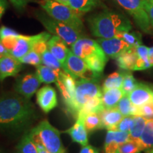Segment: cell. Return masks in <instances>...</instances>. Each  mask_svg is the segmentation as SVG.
<instances>
[{
	"label": "cell",
	"instance_id": "836d02e7",
	"mask_svg": "<svg viewBox=\"0 0 153 153\" xmlns=\"http://www.w3.org/2000/svg\"><path fill=\"white\" fill-rule=\"evenodd\" d=\"M138 83L131 72H125L122 86L120 89L123 91L124 94L128 95L132 91L137 87Z\"/></svg>",
	"mask_w": 153,
	"mask_h": 153
},
{
	"label": "cell",
	"instance_id": "b9f144b4",
	"mask_svg": "<svg viewBox=\"0 0 153 153\" xmlns=\"http://www.w3.org/2000/svg\"><path fill=\"white\" fill-rule=\"evenodd\" d=\"M152 66L153 65L150 63V60H149V57L148 59L137 58V62L135 63L133 70H145V69H148Z\"/></svg>",
	"mask_w": 153,
	"mask_h": 153
},
{
	"label": "cell",
	"instance_id": "d6a6232c",
	"mask_svg": "<svg viewBox=\"0 0 153 153\" xmlns=\"http://www.w3.org/2000/svg\"><path fill=\"white\" fill-rule=\"evenodd\" d=\"M120 145L115 138V131H108L105 140L104 151L105 153H116V150Z\"/></svg>",
	"mask_w": 153,
	"mask_h": 153
},
{
	"label": "cell",
	"instance_id": "5b68a950",
	"mask_svg": "<svg viewBox=\"0 0 153 153\" xmlns=\"http://www.w3.org/2000/svg\"><path fill=\"white\" fill-rule=\"evenodd\" d=\"M51 37V34L45 31L31 36L20 35L16 37L5 38L1 41L8 50L9 55L19 60L32 51L34 45L38 42L48 41Z\"/></svg>",
	"mask_w": 153,
	"mask_h": 153
},
{
	"label": "cell",
	"instance_id": "7dc6e473",
	"mask_svg": "<svg viewBox=\"0 0 153 153\" xmlns=\"http://www.w3.org/2000/svg\"><path fill=\"white\" fill-rule=\"evenodd\" d=\"M9 55L8 50L6 48V47L4 45V44L1 43V40H0V57L4 56V55Z\"/></svg>",
	"mask_w": 153,
	"mask_h": 153
},
{
	"label": "cell",
	"instance_id": "ffe728a7",
	"mask_svg": "<svg viewBox=\"0 0 153 153\" xmlns=\"http://www.w3.org/2000/svg\"><path fill=\"white\" fill-rule=\"evenodd\" d=\"M88 69L92 72L95 79L100 78L106 65L108 57L106 55H93L87 57L85 60Z\"/></svg>",
	"mask_w": 153,
	"mask_h": 153
},
{
	"label": "cell",
	"instance_id": "f6af8a7d",
	"mask_svg": "<svg viewBox=\"0 0 153 153\" xmlns=\"http://www.w3.org/2000/svg\"><path fill=\"white\" fill-rule=\"evenodd\" d=\"M79 153H99L98 150L91 145H87L85 146H82Z\"/></svg>",
	"mask_w": 153,
	"mask_h": 153
},
{
	"label": "cell",
	"instance_id": "f35d334b",
	"mask_svg": "<svg viewBox=\"0 0 153 153\" xmlns=\"http://www.w3.org/2000/svg\"><path fill=\"white\" fill-rule=\"evenodd\" d=\"M136 116H140L150 119L153 118V103H149L137 107Z\"/></svg>",
	"mask_w": 153,
	"mask_h": 153
},
{
	"label": "cell",
	"instance_id": "f907efd6",
	"mask_svg": "<svg viewBox=\"0 0 153 153\" xmlns=\"http://www.w3.org/2000/svg\"><path fill=\"white\" fill-rule=\"evenodd\" d=\"M146 153H153V148L150 149V150H149Z\"/></svg>",
	"mask_w": 153,
	"mask_h": 153
},
{
	"label": "cell",
	"instance_id": "ab89813d",
	"mask_svg": "<svg viewBox=\"0 0 153 153\" xmlns=\"http://www.w3.org/2000/svg\"><path fill=\"white\" fill-rule=\"evenodd\" d=\"M21 34L16 32V30L7 27V26H2L0 28V40L8 37H16V36H19Z\"/></svg>",
	"mask_w": 153,
	"mask_h": 153
},
{
	"label": "cell",
	"instance_id": "52a82bcc",
	"mask_svg": "<svg viewBox=\"0 0 153 153\" xmlns=\"http://www.w3.org/2000/svg\"><path fill=\"white\" fill-rule=\"evenodd\" d=\"M36 16L49 33L60 37L68 45L72 46L78 39L82 37L81 32L64 23L55 20L48 16L45 11H36Z\"/></svg>",
	"mask_w": 153,
	"mask_h": 153
},
{
	"label": "cell",
	"instance_id": "f546056e",
	"mask_svg": "<svg viewBox=\"0 0 153 153\" xmlns=\"http://www.w3.org/2000/svg\"><path fill=\"white\" fill-rule=\"evenodd\" d=\"M116 108L120 111V112L124 117L130 116H136L137 107L132 104L128 95H124L122 97L118 102Z\"/></svg>",
	"mask_w": 153,
	"mask_h": 153
},
{
	"label": "cell",
	"instance_id": "30bf717a",
	"mask_svg": "<svg viewBox=\"0 0 153 153\" xmlns=\"http://www.w3.org/2000/svg\"><path fill=\"white\" fill-rule=\"evenodd\" d=\"M56 85L60 90L68 111L73 102L76 89V79L64 70L56 71Z\"/></svg>",
	"mask_w": 153,
	"mask_h": 153
},
{
	"label": "cell",
	"instance_id": "1f68e13d",
	"mask_svg": "<svg viewBox=\"0 0 153 153\" xmlns=\"http://www.w3.org/2000/svg\"><path fill=\"white\" fill-rule=\"evenodd\" d=\"M42 64L48 68L53 69L55 71L60 70L62 69L61 63L57 60V58L53 55L48 49L41 55Z\"/></svg>",
	"mask_w": 153,
	"mask_h": 153
},
{
	"label": "cell",
	"instance_id": "d590c367",
	"mask_svg": "<svg viewBox=\"0 0 153 153\" xmlns=\"http://www.w3.org/2000/svg\"><path fill=\"white\" fill-rule=\"evenodd\" d=\"M118 38L123 40L126 43H128L132 47L136 48L141 45V34L137 32H133V33H129V32H124L121 33L118 37Z\"/></svg>",
	"mask_w": 153,
	"mask_h": 153
},
{
	"label": "cell",
	"instance_id": "8d00e7d4",
	"mask_svg": "<svg viewBox=\"0 0 153 153\" xmlns=\"http://www.w3.org/2000/svg\"><path fill=\"white\" fill-rule=\"evenodd\" d=\"M142 150L137 141L130 140L119 146L116 153H139Z\"/></svg>",
	"mask_w": 153,
	"mask_h": 153
},
{
	"label": "cell",
	"instance_id": "4316f807",
	"mask_svg": "<svg viewBox=\"0 0 153 153\" xmlns=\"http://www.w3.org/2000/svg\"><path fill=\"white\" fill-rule=\"evenodd\" d=\"M98 0H70V5L78 14H85L94 8Z\"/></svg>",
	"mask_w": 153,
	"mask_h": 153
},
{
	"label": "cell",
	"instance_id": "7c38bea8",
	"mask_svg": "<svg viewBox=\"0 0 153 153\" xmlns=\"http://www.w3.org/2000/svg\"><path fill=\"white\" fill-rule=\"evenodd\" d=\"M41 82L36 74H24L16 79L15 91L19 95L30 99L38 91Z\"/></svg>",
	"mask_w": 153,
	"mask_h": 153
},
{
	"label": "cell",
	"instance_id": "ba28073f",
	"mask_svg": "<svg viewBox=\"0 0 153 153\" xmlns=\"http://www.w3.org/2000/svg\"><path fill=\"white\" fill-rule=\"evenodd\" d=\"M133 17L135 24L144 32L150 27V21L143 6V0H115Z\"/></svg>",
	"mask_w": 153,
	"mask_h": 153
},
{
	"label": "cell",
	"instance_id": "6da1fadb",
	"mask_svg": "<svg viewBox=\"0 0 153 153\" xmlns=\"http://www.w3.org/2000/svg\"><path fill=\"white\" fill-rule=\"evenodd\" d=\"M30 99L16 94L0 97V129L16 131L27 126L34 116Z\"/></svg>",
	"mask_w": 153,
	"mask_h": 153
},
{
	"label": "cell",
	"instance_id": "681fc988",
	"mask_svg": "<svg viewBox=\"0 0 153 153\" xmlns=\"http://www.w3.org/2000/svg\"><path fill=\"white\" fill-rule=\"evenodd\" d=\"M55 1H58V2L62 4L67 5V6L70 5V0H55Z\"/></svg>",
	"mask_w": 153,
	"mask_h": 153
},
{
	"label": "cell",
	"instance_id": "3957f363",
	"mask_svg": "<svg viewBox=\"0 0 153 153\" xmlns=\"http://www.w3.org/2000/svg\"><path fill=\"white\" fill-rule=\"evenodd\" d=\"M35 143H40L51 153H65L60 132L47 120H42L29 132Z\"/></svg>",
	"mask_w": 153,
	"mask_h": 153
},
{
	"label": "cell",
	"instance_id": "d4e9b609",
	"mask_svg": "<svg viewBox=\"0 0 153 153\" xmlns=\"http://www.w3.org/2000/svg\"><path fill=\"white\" fill-rule=\"evenodd\" d=\"M148 118L140 116H133V123L130 131V137L133 140H138L144 131Z\"/></svg>",
	"mask_w": 153,
	"mask_h": 153
},
{
	"label": "cell",
	"instance_id": "bcb514c9",
	"mask_svg": "<svg viewBox=\"0 0 153 153\" xmlns=\"http://www.w3.org/2000/svg\"><path fill=\"white\" fill-rule=\"evenodd\" d=\"M8 7V2L7 0H0V21L4 14L6 10Z\"/></svg>",
	"mask_w": 153,
	"mask_h": 153
},
{
	"label": "cell",
	"instance_id": "7bdbcfd3",
	"mask_svg": "<svg viewBox=\"0 0 153 153\" xmlns=\"http://www.w3.org/2000/svg\"><path fill=\"white\" fill-rule=\"evenodd\" d=\"M149 48H147L144 45H139L135 48V52H136L137 58L148 59L149 57Z\"/></svg>",
	"mask_w": 153,
	"mask_h": 153
},
{
	"label": "cell",
	"instance_id": "816d5d0a",
	"mask_svg": "<svg viewBox=\"0 0 153 153\" xmlns=\"http://www.w3.org/2000/svg\"><path fill=\"white\" fill-rule=\"evenodd\" d=\"M0 153H4L3 152H2V151H1V150H0Z\"/></svg>",
	"mask_w": 153,
	"mask_h": 153
},
{
	"label": "cell",
	"instance_id": "4dcf8cb0",
	"mask_svg": "<svg viewBox=\"0 0 153 153\" xmlns=\"http://www.w3.org/2000/svg\"><path fill=\"white\" fill-rule=\"evenodd\" d=\"M17 149L20 153H38L36 145L30 136V133L24 135L17 146Z\"/></svg>",
	"mask_w": 153,
	"mask_h": 153
},
{
	"label": "cell",
	"instance_id": "60d3db41",
	"mask_svg": "<svg viewBox=\"0 0 153 153\" xmlns=\"http://www.w3.org/2000/svg\"><path fill=\"white\" fill-rule=\"evenodd\" d=\"M143 3L148 16L150 24L153 27V0H143Z\"/></svg>",
	"mask_w": 153,
	"mask_h": 153
},
{
	"label": "cell",
	"instance_id": "f5cc1de1",
	"mask_svg": "<svg viewBox=\"0 0 153 153\" xmlns=\"http://www.w3.org/2000/svg\"><path fill=\"white\" fill-rule=\"evenodd\" d=\"M18 153H20V152H18Z\"/></svg>",
	"mask_w": 153,
	"mask_h": 153
},
{
	"label": "cell",
	"instance_id": "c3c4849f",
	"mask_svg": "<svg viewBox=\"0 0 153 153\" xmlns=\"http://www.w3.org/2000/svg\"><path fill=\"white\" fill-rule=\"evenodd\" d=\"M35 144L36 145V148H37L38 153H51L45 149L43 145L40 144V143H35Z\"/></svg>",
	"mask_w": 153,
	"mask_h": 153
},
{
	"label": "cell",
	"instance_id": "7402d4cb",
	"mask_svg": "<svg viewBox=\"0 0 153 153\" xmlns=\"http://www.w3.org/2000/svg\"><path fill=\"white\" fill-rule=\"evenodd\" d=\"M117 64L120 68L126 70H133L137 56L135 52V48L132 47L126 52L120 54L117 58Z\"/></svg>",
	"mask_w": 153,
	"mask_h": 153
},
{
	"label": "cell",
	"instance_id": "8992f818",
	"mask_svg": "<svg viewBox=\"0 0 153 153\" xmlns=\"http://www.w3.org/2000/svg\"><path fill=\"white\" fill-rule=\"evenodd\" d=\"M102 93L97 79L82 78L76 80L75 95L68 112L77 118L78 113L82 107L90 99L101 97Z\"/></svg>",
	"mask_w": 153,
	"mask_h": 153
},
{
	"label": "cell",
	"instance_id": "5bb4252c",
	"mask_svg": "<svg viewBox=\"0 0 153 153\" xmlns=\"http://www.w3.org/2000/svg\"><path fill=\"white\" fill-rule=\"evenodd\" d=\"M36 100L41 110L48 114L57 106L56 91L51 86H45L37 91Z\"/></svg>",
	"mask_w": 153,
	"mask_h": 153
},
{
	"label": "cell",
	"instance_id": "d6986e66",
	"mask_svg": "<svg viewBox=\"0 0 153 153\" xmlns=\"http://www.w3.org/2000/svg\"><path fill=\"white\" fill-rule=\"evenodd\" d=\"M99 115L102 123V129H106L107 131L109 130L114 131L115 127L124 118L117 108L105 109L101 112Z\"/></svg>",
	"mask_w": 153,
	"mask_h": 153
},
{
	"label": "cell",
	"instance_id": "484cf974",
	"mask_svg": "<svg viewBox=\"0 0 153 153\" xmlns=\"http://www.w3.org/2000/svg\"><path fill=\"white\" fill-rule=\"evenodd\" d=\"M38 77L39 78L41 83H45L47 85L51 83H55L57 79L56 71L48 67L41 65L36 67V72Z\"/></svg>",
	"mask_w": 153,
	"mask_h": 153
},
{
	"label": "cell",
	"instance_id": "ac0fdd59",
	"mask_svg": "<svg viewBox=\"0 0 153 153\" xmlns=\"http://www.w3.org/2000/svg\"><path fill=\"white\" fill-rule=\"evenodd\" d=\"M87 132L84 124L83 119L81 117H77L73 126L63 133H68L73 142L78 143L82 146H85L88 145Z\"/></svg>",
	"mask_w": 153,
	"mask_h": 153
},
{
	"label": "cell",
	"instance_id": "277c9868",
	"mask_svg": "<svg viewBox=\"0 0 153 153\" xmlns=\"http://www.w3.org/2000/svg\"><path fill=\"white\" fill-rule=\"evenodd\" d=\"M41 6L46 14L55 20L64 23L81 32L84 28L80 14L69 6L55 0H43Z\"/></svg>",
	"mask_w": 153,
	"mask_h": 153
},
{
	"label": "cell",
	"instance_id": "74e56055",
	"mask_svg": "<svg viewBox=\"0 0 153 153\" xmlns=\"http://www.w3.org/2000/svg\"><path fill=\"white\" fill-rule=\"evenodd\" d=\"M133 116H130L124 117L123 119L120 120V123L115 127L114 131L128 132V133H129L133 123Z\"/></svg>",
	"mask_w": 153,
	"mask_h": 153
},
{
	"label": "cell",
	"instance_id": "2e32d148",
	"mask_svg": "<svg viewBox=\"0 0 153 153\" xmlns=\"http://www.w3.org/2000/svg\"><path fill=\"white\" fill-rule=\"evenodd\" d=\"M22 68V63L10 55L0 57V81L17 75Z\"/></svg>",
	"mask_w": 153,
	"mask_h": 153
},
{
	"label": "cell",
	"instance_id": "e575fe53",
	"mask_svg": "<svg viewBox=\"0 0 153 153\" xmlns=\"http://www.w3.org/2000/svg\"><path fill=\"white\" fill-rule=\"evenodd\" d=\"M18 60L22 64H28L36 67L41 65L42 64L41 55L33 50L30 51L29 53L21 57Z\"/></svg>",
	"mask_w": 153,
	"mask_h": 153
},
{
	"label": "cell",
	"instance_id": "83f0119b",
	"mask_svg": "<svg viewBox=\"0 0 153 153\" xmlns=\"http://www.w3.org/2000/svg\"><path fill=\"white\" fill-rule=\"evenodd\" d=\"M124 74L123 72H115L107 76L103 84L102 91L114 88H120L123 83Z\"/></svg>",
	"mask_w": 153,
	"mask_h": 153
},
{
	"label": "cell",
	"instance_id": "cb8c5ba5",
	"mask_svg": "<svg viewBox=\"0 0 153 153\" xmlns=\"http://www.w3.org/2000/svg\"><path fill=\"white\" fill-rule=\"evenodd\" d=\"M105 110L104 105H103L101 97H96L91 99L82 107V108L78 113V116L84 117L85 115L90 113H97L100 114L103 111Z\"/></svg>",
	"mask_w": 153,
	"mask_h": 153
},
{
	"label": "cell",
	"instance_id": "ee69618b",
	"mask_svg": "<svg viewBox=\"0 0 153 153\" xmlns=\"http://www.w3.org/2000/svg\"><path fill=\"white\" fill-rule=\"evenodd\" d=\"M13 6L18 10H23L25 7L27 5L29 0H9Z\"/></svg>",
	"mask_w": 153,
	"mask_h": 153
},
{
	"label": "cell",
	"instance_id": "4fadbf2b",
	"mask_svg": "<svg viewBox=\"0 0 153 153\" xmlns=\"http://www.w3.org/2000/svg\"><path fill=\"white\" fill-rule=\"evenodd\" d=\"M97 43L99 44L107 57L117 58L120 54L131 48L132 46L123 40L118 38H98Z\"/></svg>",
	"mask_w": 153,
	"mask_h": 153
},
{
	"label": "cell",
	"instance_id": "603a6c76",
	"mask_svg": "<svg viewBox=\"0 0 153 153\" xmlns=\"http://www.w3.org/2000/svg\"><path fill=\"white\" fill-rule=\"evenodd\" d=\"M137 142L142 151L153 148V118L147 120L143 135Z\"/></svg>",
	"mask_w": 153,
	"mask_h": 153
},
{
	"label": "cell",
	"instance_id": "e0dca14e",
	"mask_svg": "<svg viewBox=\"0 0 153 153\" xmlns=\"http://www.w3.org/2000/svg\"><path fill=\"white\" fill-rule=\"evenodd\" d=\"M47 46L48 49L56 57L62 66L65 62L69 52L67 44L58 36H53L48 41Z\"/></svg>",
	"mask_w": 153,
	"mask_h": 153
},
{
	"label": "cell",
	"instance_id": "9a60e30c",
	"mask_svg": "<svg viewBox=\"0 0 153 153\" xmlns=\"http://www.w3.org/2000/svg\"><path fill=\"white\" fill-rule=\"evenodd\" d=\"M128 97L134 106L140 107L149 103H153V89L146 84L138 85L131 93Z\"/></svg>",
	"mask_w": 153,
	"mask_h": 153
},
{
	"label": "cell",
	"instance_id": "8fae6325",
	"mask_svg": "<svg viewBox=\"0 0 153 153\" xmlns=\"http://www.w3.org/2000/svg\"><path fill=\"white\" fill-rule=\"evenodd\" d=\"M71 51L83 60L93 55H106L97 41L85 37L78 39L71 46Z\"/></svg>",
	"mask_w": 153,
	"mask_h": 153
},
{
	"label": "cell",
	"instance_id": "f1b7e54d",
	"mask_svg": "<svg viewBox=\"0 0 153 153\" xmlns=\"http://www.w3.org/2000/svg\"><path fill=\"white\" fill-rule=\"evenodd\" d=\"M82 118L83 119L84 124H85L86 129L88 132H92L96 130L102 129V123H101V119L99 114L90 113V114L85 115Z\"/></svg>",
	"mask_w": 153,
	"mask_h": 153
},
{
	"label": "cell",
	"instance_id": "7a4b0ae2",
	"mask_svg": "<svg viewBox=\"0 0 153 153\" xmlns=\"http://www.w3.org/2000/svg\"><path fill=\"white\" fill-rule=\"evenodd\" d=\"M91 33L99 38H118L124 32L132 29V24L127 17L112 11H103L88 19Z\"/></svg>",
	"mask_w": 153,
	"mask_h": 153
},
{
	"label": "cell",
	"instance_id": "9c48e42d",
	"mask_svg": "<svg viewBox=\"0 0 153 153\" xmlns=\"http://www.w3.org/2000/svg\"><path fill=\"white\" fill-rule=\"evenodd\" d=\"M62 70L75 79H95L92 72L88 69L85 61L74 55L71 50H69L68 57L62 65Z\"/></svg>",
	"mask_w": 153,
	"mask_h": 153
},
{
	"label": "cell",
	"instance_id": "44dd1931",
	"mask_svg": "<svg viewBox=\"0 0 153 153\" xmlns=\"http://www.w3.org/2000/svg\"><path fill=\"white\" fill-rule=\"evenodd\" d=\"M125 95L120 88H114L103 91L101 100L105 109L116 108L119 101Z\"/></svg>",
	"mask_w": 153,
	"mask_h": 153
}]
</instances>
